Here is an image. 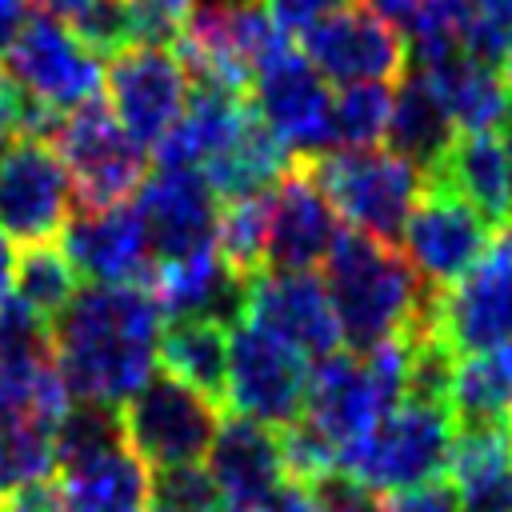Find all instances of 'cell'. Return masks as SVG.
<instances>
[{"mask_svg": "<svg viewBox=\"0 0 512 512\" xmlns=\"http://www.w3.org/2000/svg\"><path fill=\"white\" fill-rule=\"evenodd\" d=\"M164 312L152 284H80L52 320L56 372L76 400L120 404L160 364Z\"/></svg>", "mask_w": 512, "mask_h": 512, "instance_id": "1", "label": "cell"}, {"mask_svg": "<svg viewBox=\"0 0 512 512\" xmlns=\"http://www.w3.org/2000/svg\"><path fill=\"white\" fill-rule=\"evenodd\" d=\"M324 288L348 352L364 356L396 340L432 292L396 244L344 228L324 260Z\"/></svg>", "mask_w": 512, "mask_h": 512, "instance_id": "2", "label": "cell"}, {"mask_svg": "<svg viewBox=\"0 0 512 512\" xmlns=\"http://www.w3.org/2000/svg\"><path fill=\"white\" fill-rule=\"evenodd\" d=\"M452 440H456V420L448 404L400 400L360 440L336 452V468L352 476L360 488H368L372 496L388 500L396 492L444 480Z\"/></svg>", "mask_w": 512, "mask_h": 512, "instance_id": "3", "label": "cell"}, {"mask_svg": "<svg viewBox=\"0 0 512 512\" xmlns=\"http://www.w3.org/2000/svg\"><path fill=\"white\" fill-rule=\"evenodd\" d=\"M304 164L348 228L400 248V232L424 192L428 172L384 148H332L308 156Z\"/></svg>", "mask_w": 512, "mask_h": 512, "instance_id": "4", "label": "cell"}, {"mask_svg": "<svg viewBox=\"0 0 512 512\" xmlns=\"http://www.w3.org/2000/svg\"><path fill=\"white\" fill-rule=\"evenodd\" d=\"M48 144L68 168L80 212L128 204V196H136L148 176V152L132 144V136L120 128V120L100 96L64 112Z\"/></svg>", "mask_w": 512, "mask_h": 512, "instance_id": "5", "label": "cell"}, {"mask_svg": "<svg viewBox=\"0 0 512 512\" xmlns=\"http://www.w3.org/2000/svg\"><path fill=\"white\" fill-rule=\"evenodd\" d=\"M128 452L148 468L200 464L220 432V404L156 368L120 408Z\"/></svg>", "mask_w": 512, "mask_h": 512, "instance_id": "6", "label": "cell"}, {"mask_svg": "<svg viewBox=\"0 0 512 512\" xmlns=\"http://www.w3.org/2000/svg\"><path fill=\"white\" fill-rule=\"evenodd\" d=\"M4 72L24 88L32 104H44L52 112H72L104 88V60L88 52L76 32L40 4L12 36L4 52Z\"/></svg>", "mask_w": 512, "mask_h": 512, "instance_id": "7", "label": "cell"}, {"mask_svg": "<svg viewBox=\"0 0 512 512\" xmlns=\"http://www.w3.org/2000/svg\"><path fill=\"white\" fill-rule=\"evenodd\" d=\"M188 92V64L168 44H132L104 60L108 108L144 152H156V144L176 128L188 108Z\"/></svg>", "mask_w": 512, "mask_h": 512, "instance_id": "8", "label": "cell"}, {"mask_svg": "<svg viewBox=\"0 0 512 512\" xmlns=\"http://www.w3.org/2000/svg\"><path fill=\"white\" fill-rule=\"evenodd\" d=\"M492 240L496 228L440 176L424 180V192L400 232L408 264L436 292L452 288L464 272H472L480 256L492 248Z\"/></svg>", "mask_w": 512, "mask_h": 512, "instance_id": "9", "label": "cell"}, {"mask_svg": "<svg viewBox=\"0 0 512 512\" xmlns=\"http://www.w3.org/2000/svg\"><path fill=\"white\" fill-rule=\"evenodd\" d=\"M248 104L292 160L332 152V88L292 40L256 68Z\"/></svg>", "mask_w": 512, "mask_h": 512, "instance_id": "10", "label": "cell"}, {"mask_svg": "<svg viewBox=\"0 0 512 512\" xmlns=\"http://www.w3.org/2000/svg\"><path fill=\"white\" fill-rule=\"evenodd\" d=\"M296 48L308 56V64L328 80V84H396L408 72V44L404 32L364 8V4H344L304 28L296 36Z\"/></svg>", "mask_w": 512, "mask_h": 512, "instance_id": "11", "label": "cell"}, {"mask_svg": "<svg viewBox=\"0 0 512 512\" xmlns=\"http://www.w3.org/2000/svg\"><path fill=\"white\" fill-rule=\"evenodd\" d=\"M308 388V356L272 332L240 320L228 328V392L224 404L236 416H252L268 428L300 420Z\"/></svg>", "mask_w": 512, "mask_h": 512, "instance_id": "12", "label": "cell"}, {"mask_svg": "<svg viewBox=\"0 0 512 512\" xmlns=\"http://www.w3.org/2000/svg\"><path fill=\"white\" fill-rule=\"evenodd\" d=\"M72 180L52 144L16 136L0 160V232L20 244H52L72 220Z\"/></svg>", "mask_w": 512, "mask_h": 512, "instance_id": "13", "label": "cell"}, {"mask_svg": "<svg viewBox=\"0 0 512 512\" xmlns=\"http://www.w3.org/2000/svg\"><path fill=\"white\" fill-rule=\"evenodd\" d=\"M436 324L456 356L512 340V228H500L480 264L436 296Z\"/></svg>", "mask_w": 512, "mask_h": 512, "instance_id": "14", "label": "cell"}, {"mask_svg": "<svg viewBox=\"0 0 512 512\" xmlns=\"http://www.w3.org/2000/svg\"><path fill=\"white\" fill-rule=\"evenodd\" d=\"M240 320L272 332L276 340L292 344L308 360H320L344 344L328 288L316 272L260 268L244 284V316Z\"/></svg>", "mask_w": 512, "mask_h": 512, "instance_id": "15", "label": "cell"}, {"mask_svg": "<svg viewBox=\"0 0 512 512\" xmlns=\"http://www.w3.org/2000/svg\"><path fill=\"white\" fill-rule=\"evenodd\" d=\"M136 212L148 228L156 264H172L216 244L220 200L196 168L156 164L136 188Z\"/></svg>", "mask_w": 512, "mask_h": 512, "instance_id": "16", "label": "cell"}, {"mask_svg": "<svg viewBox=\"0 0 512 512\" xmlns=\"http://www.w3.org/2000/svg\"><path fill=\"white\" fill-rule=\"evenodd\" d=\"M60 252L84 284H152L156 256L136 204L76 212L60 232Z\"/></svg>", "mask_w": 512, "mask_h": 512, "instance_id": "17", "label": "cell"}, {"mask_svg": "<svg viewBox=\"0 0 512 512\" xmlns=\"http://www.w3.org/2000/svg\"><path fill=\"white\" fill-rule=\"evenodd\" d=\"M344 220L312 180L304 160H292L284 176L272 184V220H268V252L264 268L272 272H312L328 260Z\"/></svg>", "mask_w": 512, "mask_h": 512, "instance_id": "18", "label": "cell"}, {"mask_svg": "<svg viewBox=\"0 0 512 512\" xmlns=\"http://www.w3.org/2000/svg\"><path fill=\"white\" fill-rule=\"evenodd\" d=\"M384 412H392V400L380 392L372 368L356 352H328L308 364V388H304V420L340 452L344 444L360 440Z\"/></svg>", "mask_w": 512, "mask_h": 512, "instance_id": "19", "label": "cell"}, {"mask_svg": "<svg viewBox=\"0 0 512 512\" xmlns=\"http://www.w3.org/2000/svg\"><path fill=\"white\" fill-rule=\"evenodd\" d=\"M208 472L228 508H272L288 484L276 428L236 412L224 416L208 448Z\"/></svg>", "mask_w": 512, "mask_h": 512, "instance_id": "20", "label": "cell"}, {"mask_svg": "<svg viewBox=\"0 0 512 512\" xmlns=\"http://www.w3.org/2000/svg\"><path fill=\"white\" fill-rule=\"evenodd\" d=\"M244 284L212 248L172 260V264H156L152 276V292L156 304L164 312V320H216L224 328L240 324L244 316Z\"/></svg>", "mask_w": 512, "mask_h": 512, "instance_id": "21", "label": "cell"}, {"mask_svg": "<svg viewBox=\"0 0 512 512\" xmlns=\"http://www.w3.org/2000/svg\"><path fill=\"white\" fill-rule=\"evenodd\" d=\"M444 480L456 512H512V424L456 428Z\"/></svg>", "mask_w": 512, "mask_h": 512, "instance_id": "22", "label": "cell"}, {"mask_svg": "<svg viewBox=\"0 0 512 512\" xmlns=\"http://www.w3.org/2000/svg\"><path fill=\"white\" fill-rule=\"evenodd\" d=\"M456 136L460 132H456L444 100L428 84V76L408 68L392 88V112H388V132H384L388 152L412 160L420 172H436L444 164V156L452 152Z\"/></svg>", "mask_w": 512, "mask_h": 512, "instance_id": "23", "label": "cell"}, {"mask_svg": "<svg viewBox=\"0 0 512 512\" xmlns=\"http://www.w3.org/2000/svg\"><path fill=\"white\" fill-rule=\"evenodd\" d=\"M428 176L448 180L496 232L512 228V164L496 132H460L444 164Z\"/></svg>", "mask_w": 512, "mask_h": 512, "instance_id": "24", "label": "cell"}, {"mask_svg": "<svg viewBox=\"0 0 512 512\" xmlns=\"http://www.w3.org/2000/svg\"><path fill=\"white\" fill-rule=\"evenodd\" d=\"M416 72L428 76V84L444 100L456 132H496L512 116V88H508L504 72L472 60L468 52H452Z\"/></svg>", "mask_w": 512, "mask_h": 512, "instance_id": "25", "label": "cell"}, {"mask_svg": "<svg viewBox=\"0 0 512 512\" xmlns=\"http://www.w3.org/2000/svg\"><path fill=\"white\" fill-rule=\"evenodd\" d=\"M288 164H292V152L272 136V128L256 112H248L244 128L232 136V144L224 152H216L200 168V176L208 180L216 200L228 204V200H244V196L268 192L284 176Z\"/></svg>", "mask_w": 512, "mask_h": 512, "instance_id": "26", "label": "cell"}, {"mask_svg": "<svg viewBox=\"0 0 512 512\" xmlns=\"http://www.w3.org/2000/svg\"><path fill=\"white\" fill-rule=\"evenodd\" d=\"M156 364L192 384L212 404L228 392V328L216 320H164Z\"/></svg>", "mask_w": 512, "mask_h": 512, "instance_id": "27", "label": "cell"}, {"mask_svg": "<svg viewBox=\"0 0 512 512\" xmlns=\"http://www.w3.org/2000/svg\"><path fill=\"white\" fill-rule=\"evenodd\" d=\"M56 504L60 512H144L148 464L124 448L100 464L64 472L56 480Z\"/></svg>", "mask_w": 512, "mask_h": 512, "instance_id": "28", "label": "cell"}, {"mask_svg": "<svg viewBox=\"0 0 512 512\" xmlns=\"http://www.w3.org/2000/svg\"><path fill=\"white\" fill-rule=\"evenodd\" d=\"M124 448H128V440H124V420H120L116 404L76 400L64 408V416L52 428V456H56L60 476L100 464Z\"/></svg>", "mask_w": 512, "mask_h": 512, "instance_id": "29", "label": "cell"}, {"mask_svg": "<svg viewBox=\"0 0 512 512\" xmlns=\"http://www.w3.org/2000/svg\"><path fill=\"white\" fill-rule=\"evenodd\" d=\"M56 472L52 456V428L32 416H4L0 412V500L48 484Z\"/></svg>", "mask_w": 512, "mask_h": 512, "instance_id": "30", "label": "cell"}, {"mask_svg": "<svg viewBox=\"0 0 512 512\" xmlns=\"http://www.w3.org/2000/svg\"><path fill=\"white\" fill-rule=\"evenodd\" d=\"M268 220H272V188L244 196V200H228L220 208L216 220V252L220 260L240 276H256L264 268V252H268Z\"/></svg>", "mask_w": 512, "mask_h": 512, "instance_id": "31", "label": "cell"}, {"mask_svg": "<svg viewBox=\"0 0 512 512\" xmlns=\"http://www.w3.org/2000/svg\"><path fill=\"white\" fill-rule=\"evenodd\" d=\"M80 292V276L68 264V256L52 244H32L16 260V300L28 304L44 324H52L72 296Z\"/></svg>", "mask_w": 512, "mask_h": 512, "instance_id": "32", "label": "cell"}, {"mask_svg": "<svg viewBox=\"0 0 512 512\" xmlns=\"http://www.w3.org/2000/svg\"><path fill=\"white\" fill-rule=\"evenodd\" d=\"M396 84H344L332 96V148H376L388 132Z\"/></svg>", "mask_w": 512, "mask_h": 512, "instance_id": "33", "label": "cell"}, {"mask_svg": "<svg viewBox=\"0 0 512 512\" xmlns=\"http://www.w3.org/2000/svg\"><path fill=\"white\" fill-rule=\"evenodd\" d=\"M148 504L156 512H224V496L208 464L148 468Z\"/></svg>", "mask_w": 512, "mask_h": 512, "instance_id": "34", "label": "cell"}, {"mask_svg": "<svg viewBox=\"0 0 512 512\" xmlns=\"http://www.w3.org/2000/svg\"><path fill=\"white\" fill-rule=\"evenodd\" d=\"M64 24L100 60H112L116 52H124V48L136 44V12H132V0H84Z\"/></svg>", "mask_w": 512, "mask_h": 512, "instance_id": "35", "label": "cell"}, {"mask_svg": "<svg viewBox=\"0 0 512 512\" xmlns=\"http://www.w3.org/2000/svg\"><path fill=\"white\" fill-rule=\"evenodd\" d=\"M276 436H280V456H284L288 484L308 488L312 480H320V476H328L336 468V448L304 416L284 424V428H276Z\"/></svg>", "mask_w": 512, "mask_h": 512, "instance_id": "36", "label": "cell"}, {"mask_svg": "<svg viewBox=\"0 0 512 512\" xmlns=\"http://www.w3.org/2000/svg\"><path fill=\"white\" fill-rule=\"evenodd\" d=\"M344 4H348V0H264L272 24H276L288 40H296L304 28H312L316 20H324L328 12L344 8Z\"/></svg>", "mask_w": 512, "mask_h": 512, "instance_id": "37", "label": "cell"}, {"mask_svg": "<svg viewBox=\"0 0 512 512\" xmlns=\"http://www.w3.org/2000/svg\"><path fill=\"white\" fill-rule=\"evenodd\" d=\"M384 512H456V492L448 480H432L384 500Z\"/></svg>", "mask_w": 512, "mask_h": 512, "instance_id": "38", "label": "cell"}, {"mask_svg": "<svg viewBox=\"0 0 512 512\" xmlns=\"http://www.w3.org/2000/svg\"><path fill=\"white\" fill-rule=\"evenodd\" d=\"M24 112H28V96H24V88L0 64V136H20Z\"/></svg>", "mask_w": 512, "mask_h": 512, "instance_id": "39", "label": "cell"}, {"mask_svg": "<svg viewBox=\"0 0 512 512\" xmlns=\"http://www.w3.org/2000/svg\"><path fill=\"white\" fill-rule=\"evenodd\" d=\"M28 12H32L28 0H0V56L8 52V44L20 32V24H24Z\"/></svg>", "mask_w": 512, "mask_h": 512, "instance_id": "40", "label": "cell"}, {"mask_svg": "<svg viewBox=\"0 0 512 512\" xmlns=\"http://www.w3.org/2000/svg\"><path fill=\"white\" fill-rule=\"evenodd\" d=\"M268 512H324V508L308 496V488H300V484H284Z\"/></svg>", "mask_w": 512, "mask_h": 512, "instance_id": "41", "label": "cell"}, {"mask_svg": "<svg viewBox=\"0 0 512 512\" xmlns=\"http://www.w3.org/2000/svg\"><path fill=\"white\" fill-rule=\"evenodd\" d=\"M16 296V252H12V240L0 232V308Z\"/></svg>", "mask_w": 512, "mask_h": 512, "instance_id": "42", "label": "cell"}, {"mask_svg": "<svg viewBox=\"0 0 512 512\" xmlns=\"http://www.w3.org/2000/svg\"><path fill=\"white\" fill-rule=\"evenodd\" d=\"M356 4H364V8H372V12H380V16H388V20L400 28V20L412 12L416 0H356Z\"/></svg>", "mask_w": 512, "mask_h": 512, "instance_id": "43", "label": "cell"}, {"mask_svg": "<svg viewBox=\"0 0 512 512\" xmlns=\"http://www.w3.org/2000/svg\"><path fill=\"white\" fill-rule=\"evenodd\" d=\"M36 4H40V8H48L52 16H60V20H68V16H72V12H76V8L84 4V0H36Z\"/></svg>", "mask_w": 512, "mask_h": 512, "instance_id": "44", "label": "cell"}, {"mask_svg": "<svg viewBox=\"0 0 512 512\" xmlns=\"http://www.w3.org/2000/svg\"><path fill=\"white\" fill-rule=\"evenodd\" d=\"M500 72H504V80H508V88H512V48H508V56H504V68H500Z\"/></svg>", "mask_w": 512, "mask_h": 512, "instance_id": "45", "label": "cell"}, {"mask_svg": "<svg viewBox=\"0 0 512 512\" xmlns=\"http://www.w3.org/2000/svg\"><path fill=\"white\" fill-rule=\"evenodd\" d=\"M224 512H268V508H224Z\"/></svg>", "mask_w": 512, "mask_h": 512, "instance_id": "46", "label": "cell"}, {"mask_svg": "<svg viewBox=\"0 0 512 512\" xmlns=\"http://www.w3.org/2000/svg\"><path fill=\"white\" fill-rule=\"evenodd\" d=\"M4 152H8V148H4V136H0V160H4Z\"/></svg>", "mask_w": 512, "mask_h": 512, "instance_id": "47", "label": "cell"}, {"mask_svg": "<svg viewBox=\"0 0 512 512\" xmlns=\"http://www.w3.org/2000/svg\"><path fill=\"white\" fill-rule=\"evenodd\" d=\"M148 512H156V508H148Z\"/></svg>", "mask_w": 512, "mask_h": 512, "instance_id": "48", "label": "cell"}]
</instances>
